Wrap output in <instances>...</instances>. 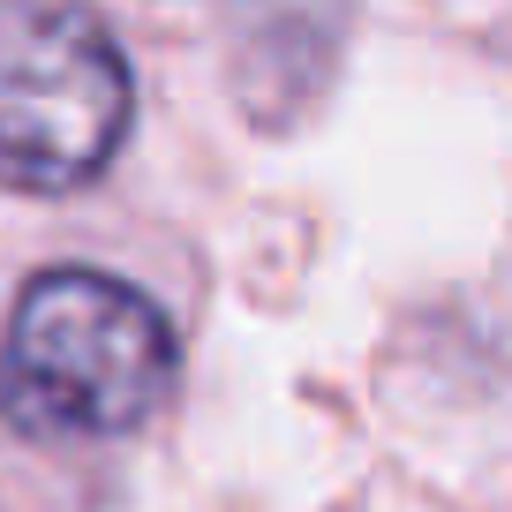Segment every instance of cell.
<instances>
[{"label":"cell","mask_w":512,"mask_h":512,"mask_svg":"<svg viewBox=\"0 0 512 512\" xmlns=\"http://www.w3.org/2000/svg\"><path fill=\"white\" fill-rule=\"evenodd\" d=\"M174 324L151 294L91 264L38 272L0 339V415L23 437H128L174 392Z\"/></svg>","instance_id":"6da1fadb"},{"label":"cell","mask_w":512,"mask_h":512,"mask_svg":"<svg viewBox=\"0 0 512 512\" xmlns=\"http://www.w3.org/2000/svg\"><path fill=\"white\" fill-rule=\"evenodd\" d=\"M128 121V53L83 0H0V189H83L128 144Z\"/></svg>","instance_id":"7a4b0ae2"}]
</instances>
